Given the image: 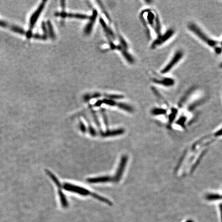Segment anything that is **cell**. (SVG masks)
<instances>
[{
	"label": "cell",
	"mask_w": 222,
	"mask_h": 222,
	"mask_svg": "<svg viewBox=\"0 0 222 222\" xmlns=\"http://www.w3.org/2000/svg\"><path fill=\"white\" fill-rule=\"evenodd\" d=\"M167 113V110L162 107H154L151 110V113L153 116L166 115Z\"/></svg>",
	"instance_id": "obj_10"
},
{
	"label": "cell",
	"mask_w": 222,
	"mask_h": 222,
	"mask_svg": "<svg viewBox=\"0 0 222 222\" xmlns=\"http://www.w3.org/2000/svg\"><path fill=\"white\" fill-rule=\"evenodd\" d=\"M126 162H127V156H125L124 157H122V162L120 163V167L117 172V177H116L117 178V181L119 180H120V178H121V177L122 175V173H123V170L126 165Z\"/></svg>",
	"instance_id": "obj_9"
},
{
	"label": "cell",
	"mask_w": 222,
	"mask_h": 222,
	"mask_svg": "<svg viewBox=\"0 0 222 222\" xmlns=\"http://www.w3.org/2000/svg\"><path fill=\"white\" fill-rule=\"evenodd\" d=\"M220 46H221V47H222V40H221V41H220Z\"/></svg>",
	"instance_id": "obj_12"
},
{
	"label": "cell",
	"mask_w": 222,
	"mask_h": 222,
	"mask_svg": "<svg viewBox=\"0 0 222 222\" xmlns=\"http://www.w3.org/2000/svg\"><path fill=\"white\" fill-rule=\"evenodd\" d=\"M184 57V53L181 49H178L174 53L173 55L171 57L168 62L161 69L160 73L162 75H166L170 73Z\"/></svg>",
	"instance_id": "obj_3"
},
{
	"label": "cell",
	"mask_w": 222,
	"mask_h": 222,
	"mask_svg": "<svg viewBox=\"0 0 222 222\" xmlns=\"http://www.w3.org/2000/svg\"><path fill=\"white\" fill-rule=\"evenodd\" d=\"M150 79L151 81L154 84L166 88L172 87L175 84V80L173 78L166 76L165 75L161 74V73L159 74L152 72Z\"/></svg>",
	"instance_id": "obj_6"
},
{
	"label": "cell",
	"mask_w": 222,
	"mask_h": 222,
	"mask_svg": "<svg viewBox=\"0 0 222 222\" xmlns=\"http://www.w3.org/2000/svg\"><path fill=\"white\" fill-rule=\"evenodd\" d=\"M97 12L94 11L93 12V15L92 16H91V20L89 23H88V24L86 25V27L84 29V32L86 35H89L90 34V32L92 30L93 27V24L96 21V17H97Z\"/></svg>",
	"instance_id": "obj_8"
},
{
	"label": "cell",
	"mask_w": 222,
	"mask_h": 222,
	"mask_svg": "<svg viewBox=\"0 0 222 222\" xmlns=\"http://www.w3.org/2000/svg\"><path fill=\"white\" fill-rule=\"evenodd\" d=\"M140 18L144 24L151 29L156 36H158L162 32V24L159 15L155 10L152 9H146L141 12Z\"/></svg>",
	"instance_id": "obj_2"
},
{
	"label": "cell",
	"mask_w": 222,
	"mask_h": 222,
	"mask_svg": "<svg viewBox=\"0 0 222 222\" xmlns=\"http://www.w3.org/2000/svg\"><path fill=\"white\" fill-rule=\"evenodd\" d=\"M46 2H43L39 6V7L37 9L34 13H33V15L31 16V17L30 19V29H31L34 27L35 24L37 22V20L38 19L40 15L41 12L43 10L45 5Z\"/></svg>",
	"instance_id": "obj_7"
},
{
	"label": "cell",
	"mask_w": 222,
	"mask_h": 222,
	"mask_svg": "<svg viewBox=\"0 0 222 222\" xmlns=\"http://www.w3.org/2000/svg\"><path fill=\"white\" fill-rule=\"evenodd\" d=\"M64 188L65 190H68L70 191L79 193V194L82 195H86H86H89V196H93V198H96V199L100 200V201L104 202V203H106V204L110 205H112V203L108 199H106L105 198H103L102 196H99L98 195L91 192L89 191L86 189H84V188H82L80 187L71 185L70 184H65V185H64Z\"/></svg>",
	"instance_id": "obj_4"
},
{
	"label": "cell",
	"mask_w": 222,
	"mask_h": 222,
	"mask_svg": "<svg viewBox=\"0 0 222 222\" xmlns=\"http://www.w3.org/2000/svg\"><path fill=\"white\" fill-rule=\"evenodd\" d=\"M175 35V31L173 28H170L166 30L164 33H162L158 36H156L151 43L150 47L152 49H155L166 43L170 40Z\"/></svg>",
	"instance_id": "obj_5"
},
{
	"label": "cell",
	"mask_w": 222,
	"mask_h": 222,
	"mask_svg": "<svg viewBox=\"0 0 222 222\" xmlns=\"http://www.w3.org/2000/svg\"><path fill=\"white\" fill-rule=\"evenodd\" d=\"M219 67L221 68V69H222V61L220 63V64H219Z\"/></svg>",
	"instance_id": "obj_11"
},
{
	"label": "cell",
	"mask_w": 222,
	"mask_h": 222,
	"mask_svg": "<svg viewBox=\"0 0 222 222\" xmlns=\"http://www.w3.org/2000/svg\"><path fill=\"white\" fill-rule=\"evenodd\" d=\"M187 28L199 40L208 47L213 49L216 54L217 55L222 54V49L220 41L211 37L197 24L195 22H190L187 25Z\"/></svg>",
	"instance_id": "obj_1"
}]
</instances>
